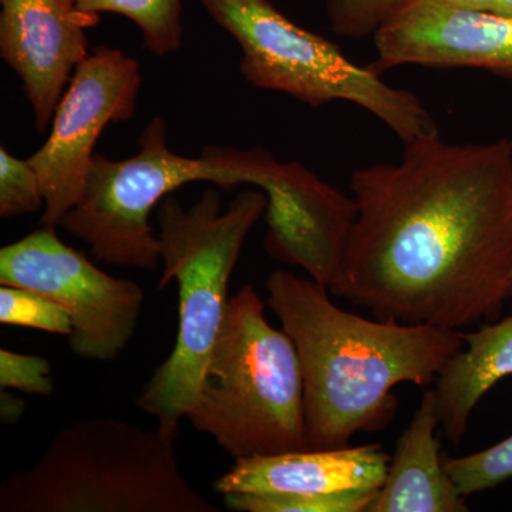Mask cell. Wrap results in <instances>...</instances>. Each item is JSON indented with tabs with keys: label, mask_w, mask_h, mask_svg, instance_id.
<instances>
[{
	"label": "cell",
	"mask_w": 512,
	"mask_h": 512,
	"mask_svg": "<svg viewBox=\"0 0 512 512\" xmlns=\"http://www.w3.org/2000/svg\"><path fill=\"white\" fill-rule=\"evenodd\" d=\"M491 12L503 13V15H512V0H497Z\"/></svg>",
	"instance_id": "obj_25"
},
{
	"label": "cell",
	"mask_w": 512,
	"mask_h": 512,
	"mask_svg": "<svg viewBox=\"0 0 512 512\" xmlns=\"http://www.w3.org/2000/svg\"><path fill=\"white\" fill-rule=\"evenodd\" d=\"M39 210H45V195L35 168L0 148V217L8 220Z\"/></svg>",
	"instance_id": "obj_21"
},
{
	"label": "cell",
	"mask_w": 512,
	"mask_h": 512,
	"mask_svg": "<svg viewBox=\"0 0 512 512\" xmlns=\"http://www.w3.org/2000/svg\"><path fill=\"white\" fill-rule=\"evenodd\" d=\"M0 400H2V404H0V414H2L3 423H16V421L22 417L23 412H25V402L19 399V397L5 392V389H2Z\"/></svg>",
	"instance_id": "obj_23"
},
{
	"label": "cell",
	"mask_w": 512,
	"mask_h": 512,
	"mask_svg": "<svg viewBox=\"0 0 512 512\" xmlns=\"http://www.w3.org/2000/svg\"><path fill=\"white\" fill-rule=\"evenodd\" d=\"M259 190L268 198L266 252L276 261L305 269L333 293L356 221L355 198L298 161L275 160Z\"/></svg>",
	"instance_id": "obj_10"
},
{
	"label": "cell",
	"mask_w": 512,
	"mask_h": 512,
	"mask_svg": "<svg viewBox=\"0 0 512 512\" xmlns=\"http://www.w3.org/2000/svg\"><path fill=\"white\" fill-rule=\"evenodd\" d=\"M254 148L208 147L200 157H184L168 146L167 123L156 117L138 138V151L124 160L97 154L79 204L60 222L86 242L101 262L154 271L161 264L160 238L150 214L174 191L191 183L222 188L249 185Z\"/></svg>",
	"instance_id": "obj_7"
},
{
	"label": "cell",
	"mask_w": 512,
	"mask_h": 512,
	"mask_svg": "<svg viewBox=\"0 0 512 512\" xmlns=\"http://www.w3.org/2000/svg\"><path fill=\"white\" fill-rule=\"evenodd\" d=\"M444 468L464 497L490 490L512 477V436L464 457H444Z\"/></svg>",
	"instance_id": "obj_18"
},
{
	"label": "cell",
	"mask_w": 512,
	"mask_h": 512,
	"mask_svg": "<svg viewBox=\"0 0 512 512\" xmlns=\"http://www.w3.org/2000/svg\"><path fill=\"white\" fill-rule=\"evenodd\" d=\"M357 215L336 295L377 319L458 330L512 299V140L404 146L350 177Z\"/></svg>",
	"instance_id": "obj_1"
},
{
	"label": "cell",
	"mask_w": 512,
	"mask_h": 512,
	"mask_svg": "<svg viewBox=\"0 0 512 512\" xmlns=\"http://www.w3.org/2000/svg\"><path fill=\"white\" fill-rule=\"evenodd\" d=\"M0 323L43 330L67 338L72 333L69 313L46 296L18 286L2 285L0 288Z\"/></svg>",
	"instance_id": "obj_19"
},
{
	"label": "cell",
	"mask_w": 512,
	"mask_h": 512,
	"mask_svg": "<svg viewBox=\"0 0 512 512\" xmlns=\"http://www.w3.org/2000/svg\"><path fill=\"white\" fill-rule=\"evenodd\" d=\"M77 9L90 15L116 13L136 23L143 47L164 57L183 45V0H73Z\"/></svg>",
	"instance_id": "obj_16"
},
{
	"label": "cell",
	"mask_w": 512,
	"mask_h": 512,
	"mask_svg": "<svg viewBox=\"0 0 512 512\" xmlns=\"http://www.w3.org/2000/svg\"><path fill=\"white\" fill-rule=\"evenodd\" d=\"M464 346L436 380L440 427L451 443L466 436L468 423L485 394L512 375V316L476 332H461Z\"/></svg>",
	"instance_id": "obj_15"
},
{
	"label": "cell",
	"mask_w": 512,
	"mask_h": 512,
	"mask_svg": "<svg viewBox=\"0 0 512 512\" xmlns=\"http://www.w3.org/2000/svg\"><path fill=\"white\" fill-rule=\"evenodd\" d=\"M416 0H325L330 28L336 35L362 40L375 37L386 23Z\"/></svg>",
	"instance_id": "obj_20"
},
{
	"label": "cell",
	"mask_w": 512,
	"mask_h": 512,
	"mask_svg": "<svg viewBox=\"0 0 512 512\" xmlns=\"http://www.w3.org/2000/svg\"><path fill=\"white\" fill-rule=\"evenodd\" d=\"M377 73L400 66L471 67L512 79V15L416 0L376 33Z\"/></svg>",
	"instance_id": "obj_11"
},
{
	"label": "cell",
	"mask_w": 512,
	"mask_h": 512,
	"mask_svg": "<svg viewBox=\"0 0 512 512\" xmlns=\"http://www.w3.org/2000/svg\"><path fill=\"white\" fill-rule=\"evenodd\" d=\"M389 463L380 444L244 458L235 461L214 487L221 495L380 490Z\"/></svg>",
	"instance_id": "obj_13"
},
{
	"label": "cell",
	"mask_w": 512,
	"mask_h": 512,
	"mask_svg": "<svg viewBox=\"0 0 512 512\" xmlns=\"http://www.w3.org/2000/svg\"><path fill=\"white\" fill-rule=\"evenodd\" d=\"M178 429L89 419L0 487V512H220L177 460Z\"/></svg>",
	"instance_id": "obj_4"
},
{
	"label": "cell",
	"mask_w": 512,
	"mask_h": 512,
	"mask_svg": "<svg viewBox=\"0 0 512 512\" xmlns=\"http://www.w3.org/2000/svg\"><path fill=\"white\" fill-rule=\"evenodd\" d=\"M265 192H239L222 210L214 188L185 208L173 194L158 205L163 272L158 288L178 285L180 318L173 352L137 399L158 426L178 429L197 400L228 308V284L245 239L266 212Z\"/></svg>",
	"instance_id": "obj_3"
},
{
	"label": "cell",
	"mask_w": 512,
	"mask_h": 512,
	"mask_svg": "<svg viewBox=\"0 0 512 512\" xmlns=\"http://www.w3.org/2000/svg\"><path fill=\"white\" fill-rule=\"evenodd\" d=\"M208 15L241 47L239 72L251 86L311 107L348 101L382 121L403 146L440 136L419 96L357 66L335 43L301 28L269 0H201Z\"/></svg>",
	"instance_id": "obj_6"
},
{
	"label": "cell",
	"mask_w": 512,
	"mask_h": 512,
	"mask_svg": "<svg viewBox=\"0 0 512 512\" xmlns=\"http://www.w3.org/2000/svg\"><path fill=\"white\" fill-rule=\"evenodd\" d=\"M440 427L436 393L421 399L399 437L386 478L367 512H466L467 501L448 476L436 433Z\"/></svg>",
	"instance_id": "obj_14"
},
{
	"label": "cell",
	"mask_w": 512,
	"mask_h": 512,
	"mask_svg": "<svg viewBox=\"0 0 512 512\" xmlns=\"http://www.w3.org/2000/svg\"><path fill=\"white\" fill-rule=\"evenodd\" d=\"M448 5L457 6V8L471 10H491L494 8L497 0H443Z\"/></svg>",
	"instance_id": "obj_24"
},
{
	"label": "cell",
	"mask_w": 512,
	"mask_h": 512,
	"mask_svg": "<svg viewBox=\"0 0 512 512\" xmlns=\"http://www.w3.org/2000/svg\"><path fill=\"white\" fill-rule=\"evenodd\" d=\"M0 56L22 82L45 133L77 64L89 56L87 29L99 15L82 12L73 0H0Z\"/></svg>",
	"instance_id": "obj_12"
},
{
	"label": "cell",
	"mask_w": 512,
	"mask_h": 512,
	"mask_svg": "<svg viewBox=\"0 0 512 512\" xmlns=\"http://www.w3.org/2000/svg\"><path fill=\"white\" fill-rule=\"evenodd\" d=\"M0 284L29 289L63 308L72 319L70 349L97 362L126 349L146 298L136 282L106 274L60 241L53 227L0 249Z\"/></svg>",
	"instance_id": "obj_8"
},
{
	"label": "cell",
	"mask_w": 512,
	"mask_h": 512,
	"mask_svg": "<svg viewBox=\"0 0 512 512\" xmlns=\"http://www.w3.org/2000/svg\"><path fill=\"white\" fill-rule=\"evenodd\" d=\"M379 490L332 494L237 493L224 495L229 510L239 512H367Z\"/></svg>",
	"instance_id": "obj_17"
},
{
	"label": "cell",
	"mask_w": 512,
	"mask_h": 512,
	"mask_svg": "<svg viewBox=\"0 0 512 512\" xmlns=\"http://www.w3.org/2000/svg\"><path fill=\"white\" fill-rule=\"evenodd\" d=\"M268 306L295 343L305 386L309 450L350 446L396 416L397 384L427 386L463 349L461 332L345 311L315 279L276 271Z\"/></svg>",
	"instance_id": "obj_2"
},
{
	"label": "cell",
	"mask_w": 512,
	"mask_h": 512,
	"mask_svg": "<svg viewBox=\"0 0 512 512\" xmlns=\"http://www.w3.org/2000/svg\"><path fill=\"white\" fill-rule=\"evenodd\" d=\"M0 386L2 389L50 396L55 392L52 366L43 356L0 349Z\"/></svg>",
	"instance_id": "obj_22"
},
{
	"label": "cell",
	"mask_w": 512,
	"mask_h": 512,
	"mask_svg": "<svg viewBox=\"0 0 512 512\" xmlns=\"http://www.w3.org/2000/svg\"><path fill=\"white\" fill-rule=\"evenodd\" d=\"M185 419L235 461L309 450L298 350L284 329L269 325L254 286L229 299Z\"/></svg>",
	"instance_id": "obj_5"
},
{
	"label": "cell",
	"mask_w": 512,
	"mask_h": 512,
	"mask_svg": "<svg viewBox=\"0 0 512 512\" xmlns=\"http://www.w3.org/2000/svg\"><path fill=\"white\" fill-rule=\"evenodd\" d=\"M140 64L120 49L97 46L77 64L53 114L49 137L29 157L45 195L42 227L57 228L82 200L96 144L110 124L136 113Z\"/></svg>",
	"instance_id": "obj_9"
}]
</instances>
